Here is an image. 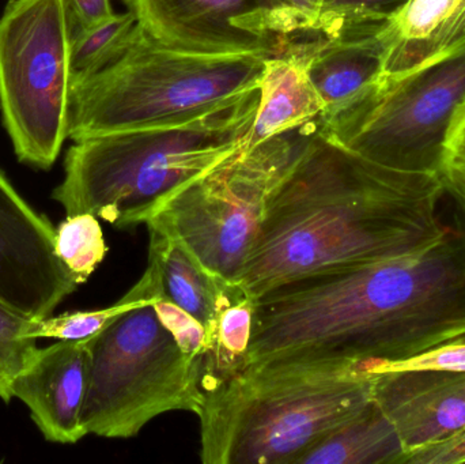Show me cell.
<instances>
[{
  "label": "cell",
  "instance_id": "1",
  "mask_svg": "<svg viewBox=\"0 0 465 464\" xmlns=\"http://www.w3.org/2000/svg\"><path fill=\"white\" fill-rule=\"evenodd\" d=\"M445 183L344 149L317 128L268 199L235 282L253 299L284 283L407 255L439 242Z\"/></svg>",
  "mask_w": 465,
  "mask_h": 464
},
{
  "label": "cell",
  "instance_id": "2",
  "mask_svg": "<svg viewBox=\"0 0 465 464\" xmlns=\"http://www.w3.org/2000/svg\"><path fill=\"white\" fill-rule=\"evenodd\" d=\"M429 247L256 299L246 367L282 357L401 361L465 337V209Z\"/></svg>",
  "mask_w": 465,
  "mask_h": 464
},
{
  "label": "cell",
  "instance_id": "3",
  "mask_svg": "<svg viewBox=\"0 0 465 464\" xmlns=\"http://www.w3.org/2000/svg\"><path fill=\"white\" fill-rule=\"evenodd\" d=\"M363 362L282 357L249 365L204 394V464H295L373 403Z\"/></svg>",
  "mask_w": 465,
  "mask_h": 464
},
{
  "label": "cell",
  "instance_id": "4",
  "mask_svg": "<svg viewBox=\"0 0 465 464\" xmlns=\"http://www.w3.org/2000/svg\"><path fill=\"white\" fill-rule=\"evenodd\" d=\"M259 103L256 89L182 124L75 142L52 198L67 215L89 212L119 229L146 225L172 193L242 149Z\"/></svg>",
  "mask_w": 465,
  "mask_h": 464
},
{
  "label": "cell",
  "instance_id": "5",
  "mask_svg": "<svg viewBox=\"0 0 465 464\" xmlns=\"http://www.w3.org/2000/svg\"><path fill=\"white\" fill-rule=\"evenodd\" d=\"M262 54H185L136 24L122 54L71 86L68 138L182 124L259 89Z\"/></svg>",
  "mask_w": 465,
  "mask_h": 464
},
{
  "label": "cell",
  "instance_id": "6",
  "mask_svg": "<svg viewBox=\"0 0 465 464\" xmlns=\"http://www.w3.org/2000/svg\"><path fill=\"white\" fill-rule=\"evenodd\" d=\"M90 381L82 411L87 435L130 439L172 411L203 410L202 359L163 326L154 302L128 311L89 338Z\"/></svg>",
  "mask_w": 465,
  "mask_h": 464
},
{
  "label": "cell",
  "instance_id": "7",
  "mask_svg": "<svg viewBox=\"0 0 465 464\" xmlns=\"http://www.w3.org/2000/svg\"><path fill=\"white\" fill-rule=\"evenodd\" d=\"M320 117L252 149L242 147L183 185L153 212L147 229L179 240L210 272L235 282L268 199L319 128Z\"/></svg>",
  "mask_w": 465,
  "mask_h": 464
},
{
  "label": "cell",
  "instance_id": "8",
  "mask_svg": "<svg viewBox=\"0 0 465 464\" xmlns=\"http://www.w3.org/2000/svg\"><path fill=\"white\" fill-rule=\"evenodd\" d=\"M464 98L465 51L406 75H380L322 114L320 128L377 165L442 176L450 124Z\"/></svg>",
  "mask_w": 465,
  "mask_h": 464
},
{
  "label": "cell",
  "instance_id": "9",
  "mask_svg": "<svg viewBox=\"0 0 465 464\" xmlns=\"http://www.w3.org/2000/svg\"><path fill=\"white\" fill-rule=\"evenodd\" d=\"M71 30L63 0H10L0 16V111L16 157L48 171L68 138Z\"/></svg>",
  "mask_w": 465,
  "mask_h": 464
},
{
  "label": "cell",
  "instance_id": "10",
  "mask_svg": "<svg viewBox=\"0 0 465 464\" xmlns=\"http://www.w3.org/2000/svg\"><path fill=\"white\" fill-rule=\"evenodd\" d=\"M139 26L165 48L185 54H279L264 0H124Z\"/></svg>",
  "mask_w": 465,
  "mask_h": 464
},
{
  "label": "cell",
  "instance_id": "11",
  "mask_svg": "<svg viewBox=\"0 0 465 464\" xmlns=\"http://www.w3.org/2000/svg\"><path fill=\"white\" fill-rule=\"evenodd\" d=\"M54 232L0 171V301L33 321L79 288L54 252Z\"/></svg>",
  "mask_w": 465,
  "mask_h": 464
},
{
  "label": "cell",
  "instance_id": "12",
  "mask_svg": "<svg viewBox=\"0 0 465 464\" xmlns=\"http://www.w3.org/2000/svg\"><path fill=\"white\" fill-rule=\"evenodd\" d=\"M374 375V402L395 425L407 460L465 429V372L396 370Z\"/></svg>",
  "mask_w": 465,
  "mask_h": 464
},
{
  "label": "cell",
  "instance_id": "13",
  "mask_svg": "<svg viewBox=\"0 0 465 464\" xmlns=\"http://www.w3.org/2000/svg\"><path fill=\"white\" fill-rule=\"evenodd\" d=\"M89 338L38 348L14 379L11 392L30 410L45 440L76 444L87 436L82 411L90 381Z\"/></svg>",
  "mask_w": 465,
  "mask_h": 464
},
{
  "label": "cell",
  "instance_id": "14",
  "mask_svg": "<svg viewBox=\"0 0 465 464\" xmlns=\"http://www.w3.org/2000/svg\"><path fill=\"white\" fill-rule=\"evenodd\" d=\"M381 75L414 73L465 51V0H409L380 29Z\"/></svg>",
  "mask_w": 465,
  "mask_h": 464
},
{
  "label": "cell",
  "instance_id": "15",
  "mask_svg": "<svg viewBox=\"0 0 465 464\" xmlns=\"http://www.w3.org/2000/svg\"><path fill=\"white\" fill-rule=\"evenodd\" d=\"M260 103L243 149L313 122L325 104L308 73L306 52H284L265 59Z\"/></svg>",
  "mask_w": 465,
  "mask_h": 464
},
{
  "label": "cell",
  "instance_id": "16",
  "mask_svg": "<svg viewBox=\"0 0 465 464\" xmlns=\"http://www.w3.org/2000/svg\"><path fill=\"white\" fill-rule=\"evenodd\" d=\"M379 32L322 41L306 52L309 76L325 104L322 114L338 108L381 75Z\"/></svg>",
  "mask_w": 465,
  "mask_h": 464
},
{
  "label": "cell",
  "instance_id": "17",
  "mask_svg": "<svg viewBox=\"0 0 465 464\" xmlns=\"http://www.w3.org/2000/svg\"><path fill=\"white\" fill-rule=\"evenodd\" d=\"M256 299L234 281L221 288L217 313L207 329V349L202 357V387L204 394L246 367L253 334Z\"/></svg>",
  "mask_w": 465,
  "mask_h": 464
},
{
  "label": "cell",
  "instance_id": "18",
  "mask_svg": "<svg viewBox=\"0 0 465 464\" xmlns=\"http://www.w3.org/2000/svg\"><path fill=\"white\" fill-rule=\"evenodd\" d=\"M395 425L376 402L306 451L295 464H406Z\"/></svg>",
  "mask_w": 465,
  "mask_h": 464
},
{
  "label": "cell",
  "instance_id": "19",
  "mask_svg": "<svg viewBox=\"0 0 465 464\" xmlns=\"http://www.w3.org/2000/svg\"><path fill=\"white\" fill-rule=\"evenodd\" d=\"M149 233V256L157 263L163 293L209 329L217 313L221 288L228 280L210 272L174 237L155 231Z\"/></svg>",
  "mask_w": 465,
  "mask_h": 464
},
{
  "label": "cell",
  "instance_id": "20",
  "mask_svg": "<svg viewBox=\"0 0 465 464\" xmlns=\"http://www.w3.org/2000/svg\"><path fill=\"white\" fill-rule=\"evenodd\" d=\"M279 54L354 35L347 0H264Z\"/></svg>",
  "mask_w": 465,
  "mask_h": 464
},
{
  "label": "cell",
  "instance_id": "21",
  "mask_svg": "<svg viewBox=\"0 0 465 464\" xmlns=\"http://www.w3.org/2000/svg\"><path fill=\"white\" fill-rule=\"evenodd\" d=\"M165 296L161 282L160 271L154 259L149 256L146 270L138 282L111 307L94 311H76L62 315L35 321L32 324V337L51 338L59 341L86 340L103 331L106 326L116 321L128 311L142 305L155 302Z\"/></svg>",
  "mask_w": 465,
  "mask_h": 464
},
{
  "label": "cell",
  "instance_id": "22",
  "mask_svg": "<svg viewBox=\"0 0 465 464\" xmlns=\"http://www.w3.org/2000/svg\"><path fill=\"white\" fill-rule=\"evenodd\" d=\"M109 248L95 215H67L54 232V252L79 286L103 263Z\"/></svg>",
  "mask_w": 465,
  "mask_h": 464
},
{
  "label": "cell",
  "instance_id": "23",
  "mask_svg": "<svg viewBox=\"0 0 465 464\" xmlns=\"http://www.w3.org/2000/svg\"><path fill=\"white\" fill-rule=\"evenodd\" d=\"M131 11L114 14L108 21L71 37L73 82L86 78L114 62L127 45L136 27Z\"/></svg>",
  "mask_w": 465,
  "mask_h": 464
},
{
  "label": "cell",
  "instance_id": "24",
  "mask_svg": "<svg viewBox=\"0 0 465 464\" xmlns=\"http://www.w3.org/2000/svg\"><path fill=\"white\" fill-rule=\"evenodd\" d=\"M33 321L0 301V400L5 403L13 400L14 379L38 349V340L32 337Z\"/></svg>",
  "mask_w": 465,
  "mask_h": 464
},
{
  "label": "cell",
  "instance_id": "25",
  "mask_svg": "<svg viewBox=\"0 0 465 464\" xmlns=\"http://www.w3.org/2000/svg\"><path fill=\"white\" fill-rule=\"evenodd\" d=\"M363 365L371 373L396 370L465 372V337L456 338L401 361H371L363 362Z\"/></svg>",
  "mask_w": 465,
  "mask_h": 464
},
{
  "label": "cell",
  "instance_id": "26",
  "mask_svg": "<svg viewBox=\"0 0 465 464\" xmlns=\"http://www.w3.org/2000/svg\"><path fill=\"white\" fill-rule=\"evenodd\" d=\"M154 310L179 348L188 356L202 359L207 349L206 327L166 296L154 302Z\"/></svg>",
  "mask_w": 465,
  "mask_h": 464
},
{
  "label": "cell",
  "instance_id": "27",
  "mask_svg": "<svg viewBox=\"0 0 465 464\" xmlns=\"http://www.w3.org/2000/svg\"><path fill=\"white\" fill-rule=\"evenodd\" d=\"M71 37L76 33L97 26L114 15L111 0H63Z\"/></svg>",
  "mask_w": 465,
  "mask_h": 464
},
{
  "label": "cell",
  "instance_id": "28",
  "mask_svg": "<svg viewBox=\"0 0 465 464\" xmlns=\"http://www.w3.org/2000/svg\"><path fill=\"white\" fill-rule=\"evenodd\" d=\"M465 463V429L436 446L411 455L407 464H461Z\"/></svg>",
  "mask_w": 465,
  "mask_h": 464
},
{
  "label": "cell",
  "instance_id": "29",
  "mask_svg": "<svg viewBox=\"0 0 465 464\" xmlns=\"http://www.w3.org/2000/svg\"><path fill=\"white\" fill-rule=\"evenodd\" d=\"M455 158H465V98L453 116L448 135V161Z\"/></svg>",
  "mask_w": 465,
  "mask_h": 464
},
{
  "label": "cell",
  "instance_id": "30",
  "mask_svg": "<svg viewBox=\"0 0 465 464\" xmlns=\"http://www.w3.org/2000/svg\"><path fill=\"white\" fill-rule=\"evenodd\" d=\"M442 179H444L447 193L465 201V158L448 161Z\"/></svg>",
  "mask_w": 465,
  "mask_h": 464
},
{
  "label": "cell",
  "instance_id": "31",
  "mask_svg": "<svg viewBox=\"0 0 465 464\" xmlns=\"http://www.w3.org/2000/svg\"><path fill=\"white\" fill-rule=\"evenodd\" d=\"M453 198H455V196H453ZM455 201L458 202L459 204H461L465 209V201H461V199L459 198H455Z\"/></svg>",
  "mask_w": 465,
  "mask_h": 464
}]
</instances>
